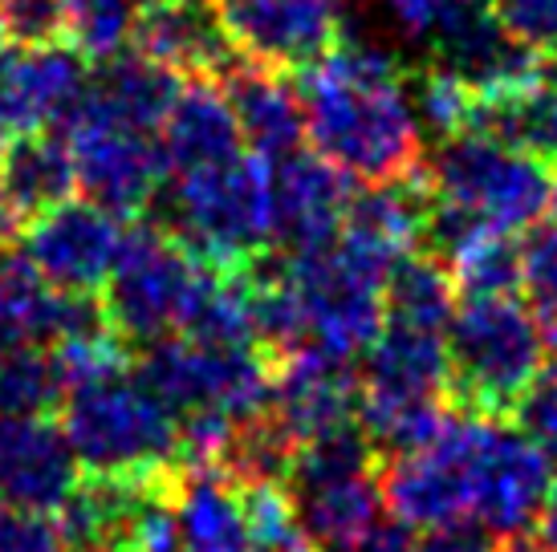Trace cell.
I'll return each mask as SVG.
<instances>
[{
	"label": "cell",
	"mask_w": 557,
	"mask_h": 552,
	"mask_svg": "<svg viewBox=\"0 0 557 552\" xmlns=\"http://www.w3.org/2000/svg\"><path fill=\"white\" fill-rule=\"evenodd\" d=\"M306 138L342 175L395 184L423 171V126L407 90V70L391 53L346 41L301 70Z\"/></svg>",
	"instance_id": "cell-1"
},
{
	"label": "cell",
	"mask_w": 557,
	"mask_h": 552,
	"mask_svg": "<svg viewBox=\"0 0 557 552\" xmlns=\"http://www.w3.org/2000/svg\"><path fill=\"white\" fill-rule=\"evenodd\" d=\"M545 334L537 313L505 297H465L448 325L451 411L509 423L529 382L545 369Z\"/></svg>",
	"instance_id": "cell-2"
},
{
	"label": "cell",
	"mask_w": 557,
	"mask_h": 552,
	"mask_svg": "<svg viewBox=\"0 0 557 552\" xmlns=\"http://www.w3.org/2000/svg\"><path fill=\"white\" fill-rule=\"evenodd\" d=\"M168 231L216 268H248L269 256L277 244L273 163L257 151H240L224 163L175 175Z\"/></svg>",
	"instance_id": "cell-3"
},
{
	"label": "cell",
	"mask_w": 557,
	"mask_h": 552,
	"mask_svg": "<svg viewBox=\"0 0 557 552\" xmlns=\"http://www.w3.org/2000/svg\"><path fill=\"white\" fill-rule=\"evenodd\" d=\"M58 414L86 476L147 479L180 467L175 411L126 369L82 390H70Z\"/></svg>",
	"instance_id": "cell-4"
},
{
	"label": "cell",
	"mask_w": 557,
	"mask_h": 552,
	"mask_svg": "<svg viewBox=\"0 0 557 552\" xmlns=\"http://www.w3.org/2000/svg\"><path fill=\"white\" fill-rule=\"evenodd\" d=\"M212 268L216 264L196 256L175 231L135 219L131 228H123L114 273L107 289L98 292L114 338L126 341L131 350H147L171 334H184Z\"/></svg>",
	"instance_id": "cell-5"
},
{
	"label": "cell",
	"mask_w": 557,
	"mask_h": 552,
	"mask_svg": "<svg viewBox=\"0 0 557 552\" xmlns=\"http://www.w3.org/2000/svg\"><path fill=\"white\" fill-rule=\"evenodd\" d=\"M435 200L456 203L500 231L533 228L549 212L554 163L488 135L444 138L428 163Z\"/></svg>",
	"instance_id": "cell-6"
},
{
	"label": "cell",
	"mask_w": 557,
	"mask_h": 552,
	"mask_svg": "<svg viewBox=\"0 0 557 552\" xmlns=\"http://www.w3.org/2000/svg\"><path fill=\"white\" fill-rule=\"evenodd\" d=\"M496 418L451 411L444 430L428 447L391 455L379 467V491L391 516L411 532H432L444 524L472 520L476 507L480 451Z\"/></svg>",
	"instance_id": "cell-7"
},
{
	"label": "cell",
	"mask_w": 557,
	"mask_h": 552,
	"mask_svg": "<svg viewBox=\"0 0 557 552\" xmlns=\"http://www.w3.org/2000/svg\"><path fill=\"white\" fill-rule=\"evenodd\" d=\"M139 378L175 414L220 411L240 423L273 406L277 357L261 346H203L196 338H163L147 346Z\"/></svg>",
	"instance_id": "cell-8"
},
{
	"label": "cell",
	"mask_w": 557,
	"mask_h": 552,
	"mask_svg": "<svg viewBox=\"0 0 557 552\" xmlns=\"http://www.w3.org/2000/svg\"><path fill=\"white\" fill-rule=\"evenodd\" d=\"M62 138L70 142L78 187L90 196V203L131 219L151 208L168 175L163 142L156 130H143L114 114L94 90V81L78 110L62 123Z\"/></svg>",
	"instance_id": "cell-9"
},
{
	"label": "cell",
	"mask_w": 557,
	"mask_h": 552,
	"mask_svg": "<svg viewBox=\"0 0 557 552\" xmlns=\"http://www.w3.org/2000/svg\"><path fill=\"white\" fill-rule=\"evenodd\" d=\"M285 280L306 313L310 346L355 357L371 350L387 325V273L355 256L346 244H325L285 256Z\"/></svg>",
	"instance_id": "cell-10"
},
{
	"label": "cell",
	"mask_w": 557,
	"mask_h": 552,
	"mask_svg": "<svg viewBox=\"0 0 557 552\" xmlns=\"http://www.w3.org/2000/svg\"><path fill=\"white\" fill-rule=\"evenodd\" d=\"M236 58L294 74L342 41V0H216Z\"/></svg>",
	"instance_id": "cell-11"
},
{
	"label": "cell",
	"mask_w": 557,
	"mask_h": 552,
	"mask_svg": "<svg viewBox=\"0 0 557 552\" xmlns=\"http://www.w3.org/2000/svg\"><path fill=\"white\" fill-rule=\"evenodd\" d=\"M119 248H123L119 215L90 200H65L33 215L25 231V261L62 292L98 297L114 273Z\"/></svg>",
	"instance_id": "cell-12"
},
{
	"label": "cell",
	"mask_w": 557,
	"mask_h": 552,
	"mask_svg": "<svg viewBox=\"0 0 557 552\" xmlns=\"http://www.w3.org/2000/svg\"><path fill=\"white\" fill-rule=\"evenodd\" d=\"M90 90V65L70 41L0 46V118L13 135L62 126Z\"/></svg>",
	"instance_id": "cell-13"
},
{
	"label": "cell",
	"mask_w": 557,
	"mask_h": 552,
	"mask_svg": "<svg viewBox=\"0 0 557 552\" xmlns=\"http://www.w3.org/2000/svg\"><path fill=\"white\" fill-rule=\"evenodd\" d=\"M549 476L554 467L542 443H533L525 430L493 423L488 443L480 451L472 520L493 528L505 540L529 537V528L537 524V512H542Z\"/></svg>",
	"instance_id": "cell-14"
},
{
	"label": "cell",
	"mask_w": 557,
	"mask_h": 552,
	"mask_svg": "<svg viewBox=\"0 0 557 552\" xmlns=\"http://www.w3.org/2000/svg\"><path fill=\"white\" fill-rule=\"evenodd\" d=\"M135 53L180 77H224L240 58L224 33L216 0H151L131 29Z\"/></svg>",
	"instance_id": "cell-15"
},
{
	"label": "cell",
	"mask_w": 557,
	"mask_h": 552,
	"mask_svg": "<svg viewBox=\"0 0 557 552\" xmlns=\"http://www.w3.org/2000/svg\"><path fill=\"white\" fill-rule=\"evenodd\" d=\"M432 184L428 171H416L395 184H371L362 196H350L346 219H342L338 244H346L367 264L391 273L403 256H411L432 219Z\"/></svg>",
	"instance_id": "cell-16"
},
{
	"label": "cell",
	"mask_w": 557,
	"mask_h": 552,
	"mask_svg": "<svg viewBox=\"0 0 557 552\" xmlns=\"http://www.w3.org/2000/svg\"><path fill=\"white\" fill-rule=\"evenodd\" d=\"M269 411L277 414L281 427L297 443L342 427V423H355L358 374L350 369V357L330 353L322 346H301L289 357H281Z\"/></svg>",
	"instance_id": "cell-17"
},
{
	"label": "cell",
	"mask_w": 557,
	"mask_h": 552,
	"mask_svg": "<svg viewBox=\"0 0 557 552\" xmlns=\"http://www.w3.org/2000/svg\"><path fill=\"white\" fill-rule=\"evenodd\" d=\"M350 208V184L318 151H294L273 163V219L277 244L310 252L338 240Z\"/></svg>",
	"instance_id": "cell-18"
},
{
	"label": "cell",
	"mask_w": 557,
	"mask_h": 552,
	"mask_svg": "<svg viewBox=\"0 0 557 552\" xmlns=\"http://www.w3.org/2000/svg\"><path fill=\"white\" fill-rule=\"evenodd\" d=\"M82 479L78 455L49 418L0 414V495L13 504L53 512Z\"/></svg>",
	"instance_id": "cell-19"
},
{
	"label": "cell",
	"mask_w": 557,
	"mask_h": 552,
	"mask_svg": "<svg viewBox=\"0 0 557 552\" xmlns=\"http://www.w3.org/2000/svg\"><path fill=\"white\" fill-rule=\"evenodd\" d=\"M159 142L168 154V171L175 175L212 167L245 151L240 118L216 77H187L168 123L159 130Z\"/></svg>",
	"instance_id": "cell-20"
},
{
	"label": "cell",
	"mask_w": 557,
	"mask_h": 552,
	"mask_svg": "<svg viewBox=\"0 0 557 552\" xmlns=\"http://www.w3.org/2000/svg\"><path fill=\"white\" fill-rule=\"evenodd\" d=\"M220 86L228 93L236 118H240V135L252 151L264 154L269 163L301 151L306 106H301V90L289 81V74H277V70H264V65L240 58L220 77Z\"/></svg>",
	"instance_id": "cell-21"
},
{
	"label": "cell",
	"mask_w": 557,
	"mask_h": 552,
	"mask_svg": "<svg viewBox=\"0 0 557 552\" xmlns=\"http://www.w3.org/2000/svg\"><path fill=\"white\" fill-rule=\"evenodd\" d=\"M180 552H257L236 479L220 467H180Z\"/></svg>",
	"instance_id": "cell-22"
},
{
	"label": "cell",
	"mask_w": 557,
	"mask_h": 552,
	"mask_svg": "<svg viewBox=\"0 0 557 552\" xmlns=\"http://www.w3.org/2000/svg\"><path fill=\"white\" fill-rule=\"evenodd\" d=\"M0 184L21 215H41L58 203L74 200L78 191V171L70 142L53 130H29L9 142L0 154Z\"/></svg>",
	"instance_id": "cell-23"
},
{
	"label": "cell",
	"mask_w": 557,
	"mask_h": 552,
	"mask_svg": "<svg viewBox=\"0 0 557 552\" xmlns=\"http://www.w3.org/2000/svg\"><path fill=\"white\" fill-rule=\"evenodd\" d=\"M301 500V524L313 537V544L325 552H350L379 528L383 491L379 476L342 479L313 491H297Z\"/></svg>",
	"instance_id": "cell-24"
},
{
	"label": "cell",
	"mask_w": 557,
	"mask_h": 552,
	"mask_svg": "<svg viewBox=\"0 0 557 552\" xmlns=\"http://www.w3.org/2000/svg\"><path fill=\"white\" fill-rule=\"evenodd\" d=\"M94 90L102 93V102L114 114H123L126 123L159 135L175 98L184 90V77L143 53H119V58L102 62V74L94 77Z\"/></svg>",
	"instance_id": "cell-25"
},
{
	"label": "cell",
	"mask_w": 557,
	"mask_h": 552,
	"mask_svg": "<svg viewBox=\"0 0 557 552\" xmlns=\"http://www.w3.org/2000/svg\"><path fill=\"white\" fill-rule=\"evenodd\" d=\"M456 280H451L448 264L432 256V252H411L403 256L387 273L383 285V301H387V322L411 325V329H428V334H444L456 313Z\"/></svg>",
	"instance_id": "cell-26"
},
{
	"label": "cell",
	"mask_w": 557,
	"mask_h": 552,
	"mask_svg": "<svg viewBox=\"0 0 557 552\" xmlns=\"http://www.w3.org/2000/svg\"><path fill=\"white\" fill-rule=\"evenodd\" d=\"M65 402L62 378L53 357L41 346H16L0 353V414L16 418H49Z\"/></svg>",
	"instance_id": "cell-27"
},
{
	"label": "cell",
	"mask_w": 557,
	"mask_h": 552,
	"mask_svg": "<svg viewBox=\"0 0 557 552\" xmlns=\"http://www.w3.org/2000/svg\"><path fill=\"white\" fill-rule=\"evenodd\" d=\"M0 552H70L49 512L0 495Z\"/></svg>",
	"instance_id": "cell-28"
},
{
	"label": "cell",
	"mask_w": 557,
	"mask_h": 552,
	"mask_svg": "<svg viewBox=\"0 0 557 552\" xmlns=\"http://www.w3.org/2000/svg\"><path fill=\"white\" fill-rule=\"evenodd\" d=\"M493 9L521 46L557 62V0H493Z\"/></svg>",
	"instance_id": "cell-29"
},
{
	"label": "cell",
	"mask_w": 557,
	"mask_h": 552,
	"mask_svg": "<svg viewBox=\"0 0 557 552\" xmlns=\"http://www.w3.org/2000/svg\"><path fill=\"white\" fill-rule=\"evenodd\" d=\"M521 289L529 292L537 322H557V228L537 231L525 244Z\"/></svg>",
	"instance_id": "cell-30"
},
{
	"label": "cell",
	"mask_w": 557,
	"mask_h": 552,
	"mask_svg": "<svg viewBox=\"0 0 557 552\" xmlns=\"http://www.w3.org/2000/svg\"><path fill=\"white\" fill-rule=\"evenodd\" d=\"M509 423H517V430H525L529 439L542 443L545 451H557V362L545 366L529 382V390L521 394Z\"/></svg>",
	"instance_id": "cell-31"
},
{
	"label": "cell",
	"mask_w": 557,
	"mask_h": 552,
	"mask_svg": "<svg viewBox=\"0 0 557 552\" xmlns=\"http://www.w3.org/2000/svg\"><path fill=\"white\" fill-rule=\"evenodd\" d=\"M383 9L411 41H423L432 49L451 29V21L468 9V0H383Z\"/></svg>",
	"instance_id": "cell-32"
},
{
	"label": "cell",
	"mask_w": 557,
	"mask_h": 552,
	"mask_svg": "<svg viewBox=\"0 0 557 552\" xmlns=\"http://www.w3.org/2000/svg\"><path fill=\"white\" fill-rule=\"evenodd\" d=\"M419 552H505V537H496L480 520H456L423 532Z\"/></svg>",
	"instance_id": "cell-33"
},
{
	"label": "cell",
	"mask_w": 557,
	"mask_h": 552,
	"mask_svg": "<svg viewBox=\"0 0 557 552\" xmlns=\"http://www.w3.org/2000/svg\"><path fill=\"white\" fill-rule=\"evenodd\" d=\"M350 552H419V540L411 537V528H403V524H387V528L379 524L371 537Z\"/></svg>",
	"instance_id": "cell-34"
},
{
	"label": "cell",
	"mask_w": 557,
	"mask_h": 552,
	"mask_svg": "<svg viewBox=\"0 0 557 552\" xmlns=\"http://www.w3.org/2000/svg\"><path fill=\"white\" fill-rule=\"evenodd\" d=\"M533 544L542 552H557V467H554V476H549V488H545L537 524H533Z\"/></svg>",
	"instance_id": "cell-35"
},
{
	"label": "cell",
	"mask_w": 557,
	"mask_h": 552,
	"mask_svg": "<svg viewBox=\"0 0 557 552\" xmlns=\"http://www.w3.org/2000/svg\"><path fill=\"white\" fill-rule=\"evenodd\" d=\"M16 228H21V212L13 208L9 191H4V184H0V248L13 244V240H16Z\"/></svg>",
	"instance_id": "cell-36"
},
{
	"label": "cell",
	"mask_w": 557,
	"mask_h": 552,
	"mask_svg": "<svg viewBox=\"0 0 557 552\" xmlns=\"http://www.w3.org/2000/svg\"><path fill=\"white\" fill-rule=\"evenodd\" d=\"M542 334H545V350L554 353L557 362V322H542Z\"/></svg>",
	"instance_id": "cell-37"
},
{
	"label": "cell",
	"mask_w": 557,
	"mask_h": 552,
	"mask_svg": "<svg viewBox=\"0 0 557 552\" xmlns=\"http://www.w3.org/2000/svg\"><path fill=\"white\" fill-rule=\"evenodd\" d=\"M13 126H9V123H4V118H0V154H4V151H9V142H13Z\"/></svg>",
	"instance_id": "cell-38"
},
{
	"label": "cell",
	"mask_w": 557,
	"mask_h": 552,
	"mask_svg": "<svg viewBox=\"0 0 557 552\" xmlns=\"http://www.w3.org/2000/svg\"><path fill=\"white\" fill-rule=\"evenodd\" d=\"M549 212L557 215V171H554V191H549Z\"/></svg>",
	"instance_id": "cell-39"
},
{
	"label": "cell",
	"mask_w": 557,
	"mask_h": 552,
	"mask_svg": "<svg viewBox=\"0 0 557 552\" xmlns=\"http://www.w3.org/2000/svg\"><path fill=\"white\" fill-rule=\"evenodd\" d=\"M0 46H4V33H0Z\"/></svg>",
	"instance_id": "cell-40"
},
{
	"label": "cell",
	"mask_w": 557,
	"mask_h": 552,
	"mask_svg": "<svg viewBox=\"0 0 557 552\" xmlns=\"http://www.w3.org/2000/svg\"><path fill=\"white\" fill-rule=\"evenodd\" d=\"M537 552H542V549H537Z\"/></svg>",
	"instance_id": "cell-41"
}]
</instances>
